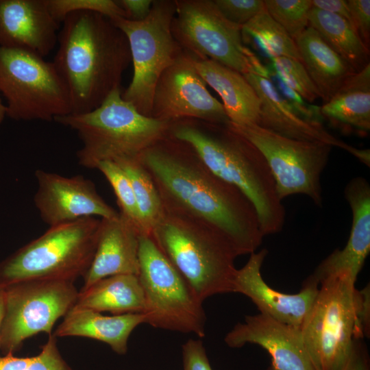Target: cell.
<instances>
[{
    "instance_id": "1",
    "label": "cell",
    "mask_w": 370,
    "mask_h": 370,
    "mask_svg": "<svg viewBox=\"0 0 370 370\" xmlns=\"http://www.w3.org/2000/svg\"><path fill=\"white\" fill-rule=\"evenodd\" d=\"M164 211L206 224L225 236L238 256L255 252L264 234L254 205L213 173L187 143L169 134L142 152Z\"/></svg>"
},
{
    "instance_id": "2",
    "label": "cell",
    "mask_w": 370,
    "mask_h": 370,
    "mask_svg": "<svg viewBox=\"0 0 370 370\" xmlns=\"http://www.w3.org/2000/svg\"><path fill=\"white\" fill-rule=\"evenodd\" d=\"M53 61L64 82L71 114L97 108L114 90L131 62L126 36L108 17L75 12L62 21Z\"/></svg>"
},
{
    "instance_id": "3",
    "label": "cell",
    "mask_w": 370,
    "mask_h": 370,
    "mask_svg": "<svg viewBox=\"0 0 370 370\" xmlns=\"http://www.w3.org/2000/svg\"><path fill=\"white\" fill-rule=\"evenodd\" d=\"M169 136L190 145L213 173L250 199L264 236L282 230L284 206L264 157L250 141L229 124L196 119L171 122Z\"/></svg>"
},
{
    "instance_id": "4",
    "label": "cell",
    "mask_w": 370,
    "mask_h": 370,
    "mask_svg": "<svg viewBox=\"0 0 370 370\" xmlns=\"http://www.w3.org/2000/svg\"><path fill=\"white\" fill-rule=\"evenodd\" d=\"M151 238L173 266L204 301L232 292L238 253L217 230L164 211Z\"/></svg>"
},
{
    "instance_id": "5",
    "label": "cell",
    "mask_w": 370,
    "mask_h": 370,
    "mask_svg": "<svg viewBox=\"0 0 370 370\" xmlns=\"http://www.w3.org/2000/svg\"><path fill=\"white\" fill-rule=\"evenodd\" d=\"M56 122L76 132L82 142L80 165L95 169L101 161L138 158L169 134L170 123L147 116L123 99L120 88L112 91L94 110L70 114Z\"/></svg>"
},
{
    "instance_id": "6",
    "label": "cell",
    "mask_w": 370,
    "mask_h": 370,
    "mask_svg": "<svg viewBox=\"0 0 370 370\" xmlns=\"http://www.w3.org/2000/svg\"><path fill=\"white\" fill-rule=\"evenodd\" d=\"M101 219L86 217L49 227L0 262V286L34 280L75 282L87 272Z\"/></svg>"
},
{
    "instance_id": "7",
    "label": "cell",
    "mask_w": 370,
    "mask_h": 370,
    "mask_svg": "<svg viewBox=\"0 0 370 370\" xmlns=\"http://www.w3.org/2000/svg\"><path fill=\"white\" fill-rule=\"evenodd\" d=\"M346 276L330 277L320 288L300 328L315 370H342L356 339L364 334L358 312L360 291Z\"/></svg>"
},
{
    "instance_id": "8",
    "label": "cell",
    "mask_w": 370,
    "mask_h": 370,
    "mask_svg": "<svg viewBox=\"0 0 370 370\" xmlns=\"http://www.w3.org/2000/svg\"><path fill=\"white\" fill-rule=\"evenodd\" d=\"M138 261V276L145 299V323L204 337L206 317L203 301L151 235L139 236Z\"/></svg>"
},
{
    "instance_id": "9",
    "label": "cell",
    "mask_w": 370,
    "mask_h": 370,
    "mask_svg": "<svg viewBox=\"0 0 370 370\" xmlns=\"http://www.w3.org/2000/svg\"><path fill=\"white\" fill-rule=\"evenodd\" d=\"M0 92L13 120L55 121L71 114L67 88L53 62L27 51L0 46Z\"/></svg>"
},
{
    "instance_id": "10",
    "label": "cell",
    "mask_w": 370,
    "mask_h": 370,
    "mask_svg": "<svg viewBox=\"0 0 370 370\" xmlns=\"http://www.w3.org/2000/svg\"><path fill=\"white\" fill-rule=\"evenodd\" d=\"M175 13V1H153L149 14L143 20L110 19L126 36L133 64L132 81L122 97L147 116L151 117L160 75L182 52L172 32Z\"/></svg>"
},
{
    "instance_id": "11",
    "label": "cell",
    "mask_w": 370,
    "mask_h": 370,
    "mask_svg": "<svg viewBox=\"0 0 370 370\" xmlns=\"http://www.w3.org/2000/svg\"><path fill=\"white\" fill-rule=\"evenodd\" d=\"M175 1L172 32L186 52L243 75L262 69L264 65L243 43L242 26L228 21L213 0Z\"/></svg>"
},
{
    "instance_id": "12",
    "label": "cell",
    "mask_w": 370,
    "mask_h": 370,
    "mask_svg": "<svg viewBox=\"0 0 370 370\" xmlns=\"http://www.w3.org/2000/svg\"><path fill=\"white\" fill-rule=\"evenodd\" d=\"M229 125L263 155L281 200L303 194L317 206H322L321 175L328 162L331 145L287 138L258 125Z\"/></svg>"
},
{
    "instance_id": "13",
    "label": "cell",
    "mask_w": 370,
    "mask_h": 370,
    "mask_svg": "<svg viewBox=\"0 0 370 370\" xmlns=\"http://www.w3.org/2000/svg\"><path fill=\"white\" fill-rule=\"evenodd\" d=\"M5 312L0 350L14 354L28 338L51 335L56 322L75 305L79 291L74 282L58 280L23 281L3 287Z\"/></svg>"
},
{
    "instance_id": "14",
    "label": "cell",
    "mask_w": 370,
    "mask_h": 370,
    "mask_svg": "<svg viewBox=\"0 0 370 370\" xmlns=\"http://www.w3.org/2000/svg\"><path fill=\"white\" fill-rule=\"evenodd\" d=\"M151 117L171 123L196 119L227 125L223 104L206 88L193 56L182 51L160 75L153 94Z\"/></svg>"
},
{
    "instance_id": "15",
    "label": "cell",
    "mask_w": 370,
    "mask_h": 370,
    "mask_svg": "<svg viewBox=\"0 0 370 370\" xmlns=\"http://www.w3.org/2000/svg\"><path fill=\"white\" fill-rule=\"evenodd\" d=\"M35 176L38 188L34 203L40 219L49 227L86 217L112 219L119 214L83 175L66 177L38 169Z\"/></svg>"
},
{
    "instance_id": "16",
    "label": "cell",
    "mask_w": 370,
    "mask_h": 370,
    "mask_svg": "<svg viewBox=\"0 0 370 370\" xmlns=\"http://www.w3.org/2000/svg\"><path fill=\"white\" fill-rule=\"evenodd\" d=\"M267 254L266 249L250 254L247 263L236 271L232 292L248 297L260 313L300 328L317 295L319 284L310 275L297 293L286 294L272 288L260 271Z\"/></svg>"
},
{
    "instance_id": "17",
    "label": "cell",
    "mask_w": 370,
    "mask_h": 370,
    "mask_svg": "<svg viewBox=\"0 0 370 370\" xmlns=\"http://www.w3.org/2000/svg\"><path fill=\"white\" fill-rule=\"evenodd\" d=\"M260 100L258 125L281 136L306 141H319L341 148L369 166V149H358L331 134L322 123L306 120L299 116L283 98L269 77L248 73L243 75Z\"/></svg>"
},
{
    "instance_id": "18",
    "label": "cell",
    "mask_w": 370,
    "mask_h": 370,
    "mask_svg": "<svg viewBox=\"0 0 370 370\" xmlns=\"http://www.w3.org/2000/svg\"><path fill=\"white\" fill-rule=\"evenodd\" d=\"M230 347L247 343L264 349L271 357V370H315L300 328L281 323L267 314L248 315L225 336Z\"/></svg>"
},
{
    "instance_id": "19",
    "label": "cell",
    "mask_w": 370,
    "mask_h": 370,
    "mask_svg": "<svg viewBox=\"0 0 370 370\" xmlns=\"http://www.w3.org/2000/svg\"><path fill=\"white\" fill-rule=\"evenodd\" d=\"M60 24L47 0H0V46L45 58L58 42Z\"/></svg>"
},
{
    "instance_id": "20",
    "label": "cell",
    "mask_w": 370,
    "mask_h": 370,
    "mask_svg": "<svg viewBox=\"0 0 370 370\" xmlns=\"http://www.w3.org/2000/svg\"><path fill=\"white\" fill-rule=\"evenodd\" d=\"M345 197L352 212L350 234L342 249H335L311 275L319 284L330 277L346 276L356 281L370 251V186L362 177L345 188Z\"/></svg>"
},
{
    "instance_id": "21",
    "label": "cell",
    "mask_w": 370,
    "mask_h": 370,
    "mask_svg": "<svg viewBox=\"0 0 370 370\" xmlns=\"http://www.w3.org/2000/svg\"><path fill=\"white\" fill-rule=\"evenodd\" d=\"M140 235L139 230L120 213L114 218L101 219L95 254L83 276L81 289L114 275H138Z\"/></svg>"
},
{
    "instance_id": "22",
    "label": "cell",
    "mask_w": 370,
    "mask_h": 370,
    "mask_svg": "<svg viewBox=\"0 0 370 370\" xmlns=\"http://www.w3.org/2000/svg\"><path fill=\"white\" fill-rule=\"evenodd\" d=\"M191 56L196 69L206 84L221 97L230 123L258 125L260 100L245 76L214 60Z\"/></svg>"
},
{
    "instance_id": "23",
    "label": "cell",
    "mask_w": 370,
    "mask_h": 370,
    "mask_svg": "<svg viewBox=\"0 0 370 370\" xmlns=\"http://www.w3.org/2000/svg\"><path fill=\"white\" fill-rule=\"evenodd\" d=\"M142 323H145L143 313L106 316L92 310L73 306L53 334L56 338H90L105 343L117 354L125 355L130 336Z\"/></svg>"
},
{
    "instance_id": "24",
    "label": "cell",
    "mask_w": 370,
    "mask_h": 370,
    "mask_svg": "<svg viewBox=\"0 0 370 370\" xmlns=\"http://www.w3.org/2000/svg\"><path fill=\"white\" fill-rule=\"evenodd\" d=\"M323 120L344 133L366 136L370 131V64L351 75L320 106Z\"/></svg>"
},
{
    "instance_id": "25",
    "label": "cell",
    "mask_w": 370,
    "mask_h": 370,
    "mask_svg": "<svg viewBox=\"0 0 370 370\" xmlns=\"http://www.w3.org/2000/svg\"><path fill=\"white\" fill-rule=\"evenodd\" d=\"M301 62L319 90L328 101L356 71L309 26L295 40Z\"/></svg>"
},
{
    "instance_id": "26",
    "label": "cell",
    "mask_w": 370,
    "mask_h": 370,
    "mask_svg": "<svg viewBox=\"0 0 370 370\" xmlns=\"http://www.w3.org/2000/svg\"><path fill=\"white\" fill-rule=\"evenodd\" d=\"M73 306L114 315L144 313L145 299L138 276L120 274L102 278L81 289Z\"/></svg>"
},
{
    "instance_id": "27",
    "label": "cell",
    "mask_w": 370,
    "mask_h": 370,
    "mask_svg": "<svg viewBox=\"0 0 370 370\" xmlns=\"http://www.w3.org/2000/svg\"><path fill=\"white\" fill-rule=\"evenodd\" d=\"M308 21L309 26L356 72L370 64L369 48L347 19L312 7Z\"/></svg>"
},
{
    "instance_id": "28",
    "label": "cell",
    "mask_w": 370,
    "mask_h": 370,
    "mask_svg": "<svg viewBox=\"0 0 370 370\" xmlns=\"http://www.w3.org/2000/svg\"><path fill=\"white\" fill-rule=\"evenodd\" d=\"M244 45H251L264 57H289L301 61L295 40L266 9L242 26Z\"/></svg>"
},
{
    "instance_id": "29",
    "label": "cell",
    "mask_w": 370,
    "mask_h": 370,
    "mask_svg": "<svg viewBox=\"0 0 370 370\" xmlns=\"http://www.w3.org/2000/svg\"><path fill=\"white\" fill-rule=\"evenodd\" d=\"M114 162L123 169L131 182L144 234L150 235L153 227L164 214L154 183L138 158L120 159Z\"/></svg>"
},
{
    "instance_id": "30",
    "label": "cell",
    "mask_w": 370,
    "mask_h": 370,
    "mask_svg": "<svg viewBox=\"0 0 370 370\" xmlns=\"http://www.w3.org/2000/svg\"><path fill=\"white\" fill-rule=\"evenodd\" d=\"M106 178L116 197L119 213L140 232L144 231L131 182L123 169L115 162L104 160L95 166Z\"/></svg>"
},
{
    "instance_id": "31",
    "label": "cell",
    "mask_w": 370,
    "mask_h": 370,
    "mask_svg": "<svg viewBox=\"0 0 370 370\" xmlns=\"http://www.w3.org/2000/svg\"><path fill=\"white\" fill-rule=\"evenodd\" d=\"M269 60V70L307 102L311 103L321 98L319 90L300 60L284 56Z\"/></svg>"
},
{
    "instance_id": "32",
    "label": "cell",
    "mask_w": 370,
    "mask_h": 370,
    "mask_svg": "<svg viewBox=\"0 0 370 370\" xmlns=\"http://www.w3.org/2000/svg\"><path fill=\"white\" fill-rule=\"evenodd\" d=\"M265 9L295 40L309 27L312 0H264Z\"/></svg>"
},
{
    "instance_id": "33",
    "label": "cell",
    "mask_w": 370,
    "mask_h": 370,
    "mask_svg": "<svg viewBox=\"0 0 370 370\" xmlns=\"http://www.w3.org/2000/svg\"><path fill=\"white\" fill-rule=\"evenodd\" d=\"M0 370H72L62 358L57 346V338L52 334L41 347L40 353L31 357H16L14 354L0 356Z\"/></svg>"
},
{
    "instance_id": "34",
    "label": "cell",
    "mask_w": 370,
    "mask_h": 370,
    "mask_svg": "<svg viewBox=\"0 0 370 370\" xmlns=\"http://www.w3.org/2000/svg\"><path fill=\"white\" fill-rule=\"evenodd\" d=\"M53 17L62 23L69 14L75 12H92L112 20L126 18V14L116 1L113 0H47Z\"/></svg>"
},
{
    "instance_id": "35",
    "label": "cell",
    "mask_w": 370,
    "mask_h": 370,
    "mask_svg": "<svg viewBox=\"0 0 370 370\" xmlns=\"http://www.w3.org/2000/svg\"><path fill=\"white\" fill-rule=\"evenodd\" d=\"M230 21L243 26L265 10L264 0H213Z\"/></svg>"
},
{
    "instance_id": "36",
    "label": "cell",
    "mask_w": 370,
    "mask_h": 370,
    "mask_svg": "<svg viewBox=\"0 0 370 370\" xmlns=\"http://www.w3.org/2000/svg\"><path fill=\"white\" fill-rule=\"evenodd\" d=\"M268 77L273 82L279 93L299 116L308 121L323 123L320 106L307 102L298 93L286 86L270 70H269Z\"/></svg>"
},
{
    "instance_id": "37",
    "label": "cell",
    "mask_w": 370,
    "mask_h": 370,
    "mask_svg": "<svg viewBox=\"0 0 370 370\" xmlns=\"http://www.w3.org/2000/svg\"><path fill=\"white\" fill-rule=\"evenodd\" d=\"M348 7L354 28L369 48L370 45V1L348 0Z\"/></svg>"
},
{
    "instance_id": "38",
    "label": "cell",
    "mask_w": 370,
    "mask_h": 370,
    "mask_svg": "<svg viewBox=\"0 0 370 370\" xmlns=\"http://www.w3.org/2000/svg\"><path fill=\"white\" fill-rule=\"evenodd\" d=\"M182 349L184 370H212L201 340L190 338Z\"/></svg>"
},
{
    "instance_id": "39",
    "label": "cell",
    "mask_w": 370,
    "mask_h": 370,
    "mask_svg": "<svg viewBox=\"0 0 370 370\" xmlns=\"http://www.w3.org/2000/svg\"><path fill=\"white\" fill-rule=\"evenodd\" d=\"M126 14V18L140 21L149 14L153 3L151 0L116 1Z\"/></svg>"
},
{
    "instance_id": "40",
    "label": "cell",
    "mask_w": 370,
    "mask_h": 370,
    "mask_svg": "<svg viewBox=\"0 0 370 370\" xmlns=\"http://www.w3.org/2000/svg\"><path fill=\"white\" fill-rule=\"evenodd\" d=\"M312 7L347 19L352 25L350 12L346 0H312ZM353 26V25H352Z\"/></svg>"
},
{
    "instance_id": "41",
    "label": "cell",
    "mask_w": 370,
    "mask_h": 370,
    "mask_svg": "<svg viewBox=\"0 0 370 370\" xmlns=\"http://www.w3.org/2000/svg\"><path fill=\"white\" fill-rule=\"evenodd\" d=\"M360 340H355L352 354L342 370H369L367 354Z\"/></svg>"
},
{
    "instance_id": "42",
    "label": "cell",
    "mask_w": 370,
    "mask_h": 370,
    "mask_svg": "<svg viewBox=\"0 0 370 370\" xmlns=\"http://www.w3.org/2000/svg\"><path fill=\"white\" fill-rule=\"evenodd\" d=\"M5 312V291L4 288L0 286V341L2 323Z\"/></svg>"
},
{
    "instance_id": "43",
    "label": "cell",
    "mask_w": 370,
    "mask_h": 370,
    "mask_svg": "<svg viewBox=\"0 0 370 370\" xmlns=\"http://www.w3.org/2000/svg\"><path fill=\"white\" fill-rule=\"evenodd\" d=\"M6 116V108L5 105L3 103L0 97V124L3 121Z\"/></svg>"
}]
</instances>
